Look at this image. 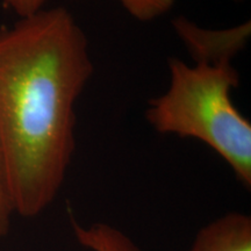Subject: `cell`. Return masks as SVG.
I'll use <instances>...</instances> for the list:
<instances>
[{
  "instance_id": "obj_8",
  "label": "cell",
  "mask_w": 251,
  "mask_h": 251,
  "mask_svg": "<svg viewBox=\"0 0 251 251\" xmlns=\"http://www.w3.org/2000/svg\"><path fill=\"white\" fill-rule=\"evenodd\" d=\"M47 0H2L6 8L11 9L20 18L35 14L45 7Z\"/></svg>"
},
{
  "instance_id": "obj_2",
  "label": "cell",
  "mask_w": 251,
  "mask_h": 251,
  "mask_svg": "<svg viewBox=\"0 0 251 251\" xmlns=\"http://www.w3.org/2000/svg\"><path fill=\"white\" fill-rule=\"evenodd\" d=\"M170 84L151 99L146 118L159 134L196 139L214 150L238 183L251 187V124L231 100L240 75L231 61L169 59Z\"/></svg>"
},
{
  "instance_id": "obj_3",
  "label": "cell",
  "mask_w": 251,
  "mask_h": 251,
  "mask_svg": "<svg viewBox=\"0 0 251 251\" xmlns=\"http://www.w3.org/2000/svg\"><path fill=\"white\" fill-rule=\"evenodd\" d=\"M174 27L194 61H231L250 36L249 21L230 29L207 30L179 17L174 20Z\"/></svg>"
},
{
  "instance_id": "obj_1",
  "label": "cell",
  "mask_w": 251,
  "mask_h": 251,
  "mask_svg": "<svg viewBox=\"0 0 251 251\" xmlns=\"http://www.w3.org/2000/svg\"><path fill=\"white\" fill-rule=\"evenodd\" d=\"M92 75L89 40L67 8L0 28V151L15 214L39 216L61 191Z\"/></svg>"
},
{
  "instance_id": "obj_4",
  "label": "cell",
  "mask_w": 251,
  "mask_h": 251,
  "mask_svg": "<svg viewBox=\"0 0 251 251\" xmlns=\"http://www.w3.org/2000/svg\"><path fill=\"white\" fill-rule=\"evenodd\" d=\"M187 251H251V216L229 212L202 226Z\"/></svg>"
},
{
  "instance_id": "obj_5",
  "label": "cell",
  "mask_w": 251,
  "mask_h": 251,
  "mask_svg": "<svg viewBox=\"0 0 251 251\" xmlns=\"http://www.w3.org/2000/svg\"><path fill=\"white\" fill-rule=\"evenodd\" d=\"M71 226L77 242L90 251H143L129 235L106 222L83 226L71 218Z\"/></svg>"
},
{
  "instance_id": "obj_7",
  "label": "cell",
  "mask_w": 251,
  "mask_h": 251,
  "mask_svg": "<svg viewBox=\"0 0 251 251\" xmlns=\"http://www.w3.org/2000/svg\"><path fill=\"white\" fill-rule=\"evenodd\" d=\"M15 214L11 197H9L7 181H6L4 163L0 151V237L8 234L12 225V218Z\"/></svg>"
},
{
  "instance_id": "obj_6",
  "label": "cell",
  "mask_w": 251,
  "mask_h": 251,
  "mask_svg": "<svg viewBox=\"0 0 251 251\" xmlns=\"http://www.w3.org/2000/svg\"><path fill=\"white\" fill-rule=\"evenodd\" d=\"M122 7L141 23H149L171 11L176 0H119ZM240 1V0H236Z\"/></svg>"
}]
</instances>
